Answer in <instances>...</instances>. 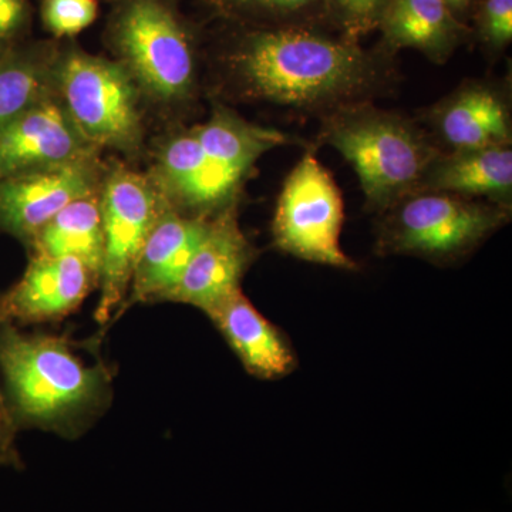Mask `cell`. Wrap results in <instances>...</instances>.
Wrapping results in <instances>:
<instances>
[{
    "instance_id": "6da1fadb",
    "label": "cell",
    "mask_w": 512,
    "mask_h": 512,
    "mask_svg": "<svg viewBox=\"0 0 512 512\" xmlns=\"http://www.w3.org/2000/svg\"><path fill=\"white\" fill-rule=\"evenodd\" d=\"M241 25L224 60L251 99L322 119L373 101L396 80L393 55L326 26Z\"/></svg>"
},
{
    "instance_id": "7a4b0ae2",
    "label": "cell",
    "mask_w": 512,
    "mask_h": 512,
    "mask_svg": "<svg viewBox=\"0 0 512 512\" xmlns=\"http://www.w3.org/2000/svg\"><path fill=\"white\" fill-rule=\"evenodd\" d=\"M3 397L16 429L74 439L103 416L113 396L106 363H89L72 340L0 322Z\"/></svg>"
},
{
    "instance_id": "3957f363",
    "label": "cell",
    "mask_w": 512,
    "mask_h": 512,
    "mask_svg": "<svg viewBox=\"0 0 512 512\" xmlns=\"http://www.w3.org/2000/svg\"><path fill=\"white\" fill-rule=\"evenodd\" d=\"M295 143L291 134L218 107L210 120L168 141L160 173L171 197L191 217L215 218L234 210L238 192L259 158Z\"/></svg>"
},
{
    "instance_id": "277c9868",
    "label": "cell",
    "mask_w": 512,
    "mask_h": 512,
    "mask_svg": "<svg viewBox=\"0 0 512 512\" xmlns=\"http://www.w3.org/2000/svg\"><path fill=\"white\" fill-rule=\"evenodd\" d=\"M318 144L335 148L359 178L366 208L383 214L416 192L441 150L419 120L375 106L350 104L320 119Z\"/></svg>"
},
{
    "instance_id": "5b68a950",
    "label": "cell",
    "mask_w": 512,
    "mask_h": 512,
    "mask_svg": "<svg viewBox=\"0 0 512 512\" xmlns=\"http://www.w3.org/2000/svg\"><path fill=\"white\" fill-rule=\"evenodd\" d=\"M512 207L437 191H416L379 215L377 255L463 261L511 221Z\"/></svg>"
},
{
    "instance_id": "8992f818",
    "label": "cell",
    "mask_w": 512,
    "mask_h": 512,
    "mask_svg": "<svg viewBox=\"0 0 512 512\" xmlns=\"http://www.w3.org/2000/svg\"><path fill=\"white\" fill-rule=\"evenodd\" d=\"M109 33L123 66L148 92L165 101L190 96L197 47L174 0H117Z\"/></svg>"
},
{
    "instance_id": "52a82bcc",
    "label": "cell",
    "mask_w": 512,
    "mask_h": 512,
    "mask_svg": "<svg viewBox=\"0 0 512 512\" xmlns=\"http://www.w3.org/2000/svg\"><path fill=\"white\" fill-rule=\"evenodd\" d=\"M345 220L342 191L313 151L285 178L276 201L275 247L302 261L355 271L356 262L340 247Z\"/></svg>"
},
{
    "instance_id": "ba28073f",
    "label": "cell",
    "mask_w": 512,
    "mask_h": 512,
    "mask_svg": "<svg viewBox=\"0 0 512 512\" xmlns=\"http://www.w3.org/2000/svg\"><path fill=\"white\" fill-rule=\"evenodd\" d=\"M60 76L70 120L87 141L123 150L136 146V93L123 64L73 50Z\"/></svg>"
},
{
    "instance_id": "9c48e42d",
    "label": "cell",
    "mask_w": 512,
    "mask_h": 512,
    "mask_svg": "<svg viewBox=\"0 0 512 512\" xmlns=\"http://www.w3.org/2000/svg\"><path fill=\"white\" fill-rule=\"evenodd\" d=\"M100 205L104 247L94 319L106 325L126 302L138 258L160 214L150 185L127 171L111 175Z\"/></svg>"
},
{
    "instance_id": "30bf717a",
    "label": "cell",
    "mask_w": 512,
    "mask_h": 512,
    "mask_svg": "<svg viewBox=\"0 0 512 512\" xmlns=\"http://www.w3.org/2000/svg\"><path fill=\"white\" fill-rule=\"evenodd\" d=\"M419 121L441 153L512 146L510 96L495 82L467 80Z\"/></svg>"
},
{
    "instance_id": "8fae6325",
    "label": "cell",
    "mask_w": 512,
    "mask_h": 512,
    "mask_svg": "<svg viewBox=\"0 0 512 512\" xmlns=\"http://www.w3.org/2000/svg\"><path fill=\"white\" fill-rule=\"evenodd\" d=\"M254 256L234 210L212 218L207 235L165 301L185 303L210 315L241 291L242 278Z\"/></svg>"
},
{
    "instance_id": "7c38bea8",
    "label": "cell",
    "mask_w": 512,
    "mask_h": 512,
    "mask_svg": "<svg viewBox=\"0 0 512 512\" xmlns=\"http://www.w3.org/2000/svg\"><path fill=\"white\" fill-rule=\"evenodd\" d=\"M94 282L97 276L73 256L33 255L22 278L0 293V322H59L82 305Z\"/></svg>"
},
{
    "instance_id": "4fadbf2b",
    "label": "cell",
    "mask_w": 512,
    "mask_h": 512,
    "mask_svg": "<svg viewBox=\"0 0 512 512\" xmlns=\"http://www.w3.org/2000/svg\"><path fill=\"white\" fill-rule=\"evenodd\" d=\"M92 183V174L80 161L2 178L0 232L30 245L63 208L92 195Z\"/></svg>"
},
{
    "instance_id": "5bb4252c",
    "label": "cell",
    "mask_w": 512,
    "mask_h": 512,
    "mask_svg": "<svg viewBox=\"0 0 512 512\" xmlns=\"http://www.w3.org/2000/svg\"><path fill=\"white\" fill-rule=\"evenodd\" d=\"M84 140L62 109L42 100L0 130V180L73 163L82 156Z\"/></svg>"
},
{
    "instance_id": "9a60e30c",
    "label": "cell",
    "mask_w": 512,
    "mask_h": 512,
    "mask_svg": "<svg viewBox=\"0 0 512 512\" xmlns=\"http://www.w3.org/2000/svg\"><path fill=\"white\" fill-rule=\"evenodd\" d=\"M211 220L173 212L158 217L138 258L120 313L136 303L167 299L207 235Z\"/></svg>"
},
{
    "instance_id": "2e32d148",
    "label": "cell",
    "mask_w": 512,
    "mask_h": 512,
    "mask_svg": "<svg viewBox=\"0 0 512 512\" xmlns=\"http://www.w3.org/2000/svg\"><path fill=\"white\" fill-rule=\"evenodd\" d=\"M249 375L276 380L291 375L298 357L291 340L238 291L208 315Z\"/></svg>"
},
{
    "instance_id": "e0dca14e",
    "label": "cell",
    "mask_w": 512,
    "mask_h": 512,
    "mask_svg": "<svg viewBox=\"0 0 512 512\" xmlns=\"http://www.w3.org/2000/svg\"><path fill=\"white\" fill-rule=\"evenodd\" d=\"M377 30L379 46L390 55L413 49L436 64L446 63L474 39L473 28L460 22L444 0H390Z\"/></svg>"
},
{
    "instance_id": "ac0fdd59",
    "label": "cell",
    "mask_w": 512,
    "mask_h": 512,
    "mask_svg": "<svg viewBox=\"0 0 512 512\" xmlns=\"http://www.w3.org/2000/svg\"><path fill=\"white\" fill-rule=\"evenodd\" d=\"M416 191H437L512 207L511 146L441 153Z\"/></svg>"
},
{
    "instance_id": "d6986e66",
    "label": "cell",
    "mask_w": 512,
    "mask_h": 512,
    "mask_svg": "<svg viewBox=\"0 0 512 512\" xmlns=\"http://www.w3.org/2000/svg\"><path fill=\"white\" fill-rule=\"evenodd\" d=\"M30 247L33 255L73 256L99 281L104 247L100 202L92 195L73 201L37 232Z\"/></svg>"
},
{
    "instance_id": "ffe728a7",
    "label": "cell",
    "mask_w": 512,
    "mask_h": 512,
    "mask_svg": "<svg viewBox=\"0 0 512 512\" xmlns=\"http://www.w3.org/2000/svg\"><path fill=\"white\" fill-rule=\"evenodd\" d=\"M45 52L12 43L0 55V130L43 100Z\"/></svg>"
},
{
    "instance_id": "44dd1931",
    "label": "cell",
    "mask_w": 512,
    "mask_h": 512,
    "mask_svg": "<svg viewBox=\"0 0 512 512\" xmlns=\"http://www.w3.org/2000/svg\"><path fill=\"white\" fill-rule=\"evenodd\" d=\"M208 2L220 15L237 20L244 25H323L325 0H208Z\"/></svg>"
},
{
    "instance_id": "7402d4cb",
    "label": "cell",
    "mask_w": 512,
    "mask_h": 512,
    "mask_svg": "<svg viewBox=\"0 0 512 512\" xmlns=\"http://www.w3.org/2000/svg\"><path fill=\"white\" fill-rule=\"evenodd\" d=\"M390 0H325L323 25L343 37L360 42L379 28Z\"/></svg>"
},
{
    "instance_id": "603a6c76",
    "label": "cell",
    "mask_w": 512,
    "mask_h": 512,
    "mask_svg": "<svg viewBox=\"0 0 512 512\" xmlns=\"http://www.w3.org/2000/svg\"><path fill=\"white\" fill-rule=\"evenodd\" d=\"M473 36L490 56L511 45L512 0H480L473 18Z\"/></svg>"
},
{
    "instance_id": "cb8c5ba5",
    "label": "cell",
    "mask_w": 512,
    "mask_h": 512,
    "mask_svg": "<svg viewBox=\"0 0 512 512\" xmlns=\"http://www.w3.org/2000/svg\"><path fill=\"white\" fill-rule=\"evenodd\" d=\"M99 15L97 0H43L42 22L56 37H72L89 28Z\"/></svg>"
},
{
    "instance_id": "d4e9b609",
    "label": "cell",
    "mask_w": 512,
    "mask_h": 512,
    "mask_svg": "<svg viewBox=\"0 0 512 512\" xmlns=\"http://www.w3.org/2000/svg\"><path fill=\"white\" fill-rule=\"evenodd\" d=\"M29 23V0H0V43L19 42Z\"/></svg>"
},
{
    "instance_id": "484cf974",
    "label": "cell",
    "mask_w": 512,
    "mask_h": 512,
    "mask_svg": "<svg viewBox=\"0 0 512 512\" xmlns=\"http://www.w3.org/2000/svg\"><path fill=\"white\" fill-rule=\"evenodd\" d=\"M16 434H18V429L10 417L5 397L0 389V458H9L23 466L22 458L16 448Z\"/></svg>"
},
{
    "instance_id": "4316f807",
    "label": "cell",
    "mask_w": 512,
    "mask_h": 512,
    "mask_svg": "<svg viewBox=\"0 0 512 512\" xmlns=\"http://www.w3.org/2000/svg\"><path fill=\"white\" fill-rule=\"evenodd\" d=\"M480 0H444L447 8L460 22L467 23L473 18L474 10H476Z\"/></svg>"
},
{
    "instance_id": "83f0119b",
    "label": "cell",
    "mask_w": 512,
    "mask_h": 512,
    "mask_svg": "<svg viewBox=\"0 0 512 512\" xmlns=\"http://www.w3.org/2000/svg\"><path fill=\"white\" fill-rule=\"evenodd\" d=\"M22 464L16 461L9 460V458H0V468H22Z\"/></svg>"
},
{
    "instance_id": "f1b7e54d",
    "label": "cell",
    "mask_w": 512,
    "mask_h": 512,
    "mask_svg": "<svg viewBox=\"0 0 512 512\" xmlns=\"http://www.w3.org/2000/svg\"><path fill=\"white\" fill-rule=\"evenodd\" d=\"M10 45H6V43H0V55H2L3 52H5L6 49H8Z\"/></svg>"
}]
</instances>
